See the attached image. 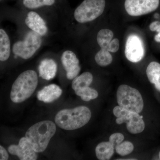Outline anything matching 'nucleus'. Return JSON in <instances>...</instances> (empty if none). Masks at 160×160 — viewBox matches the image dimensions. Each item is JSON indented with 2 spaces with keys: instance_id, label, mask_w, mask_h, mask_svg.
<instances>
[{
  "instance_id": "f257e3e1",
  "label": "nucleus",
  "mask_w": 160,
  "mask_h": 160,
  "mask_svg": "<svg viewBox=\"0 0 160 160\" xmlns=\"http://www.w3.org/2000/svg\"><path fill=\"white\" fill-rule=\"evenodd\" d=\"M91 118L90 109L85 106L71 109H64L58 112L55 118L56 124L66 130L79 129L89 122Z\"/></svg>"
},
{
  "instance_id": "f03ea898",
  "label": "nucleus",
  "mask_w": 160,
  "mask_h": 160,
  "mask_svg": "<svg viewBox=\"0 0 160 160\" xmlns=\"http://www.w3.org/2000/svg\"><path fill=\"white\" fill-rule=\"evenodd\" d=\"M56 126L50 121H43L36 123L26 132V138L37 152L45 151L51 138L55 134Z\"/></svg>"
},
{
  "instance_id": "7ed1b4c3",
  "label": "nucleus",
  "mask_w": 160,
  "mask_h": 160,
  "mask_svg": "<svg viewBox=\"0 0 160 160\" xmlns=\"http://www.w3.org/2000/svg\"><path fill=\"white\" fill-rule=\"evenodd\" d=\"M38 84L37 72L33 70L23 72L12 84L10 98L13 102H22L34 92Z\"/></svg>"
},
{
  "instance_id": "20e7f679",
  "label": "nucleus",
  "mask_w": 160,
  "mask_h": 160,
  "mask_svg": "<svg viewBox=\"0 0 160 160\" xmlns=\"http://www.w3.org/2000/svg\"><path fill=\"white\" fill-rule=\"evenodd\" d=\"M118 104L129 111L139 113L144 107V102L138 90L126 85H121L117 92Z\"/></svg>"
},
{
  "instance_id": "39448f33",
  "label": "nucleus",
  "mask_w": 160,
  "mask_h": 160,
  "mask_svg": "<svg viewBox=\"0 0 160 160\" xmlns=\"http://www.w3.org/2000/svg\"><path fill=\"white\" fill-rule=\"evenodd\" d=\"M105 6V0H84L75 10V19L80 23L92 22L102 14Z\"/></svg>"
},
{
  "instance_id": "423d86ee",
  "label": "nucleus",
  "mask_w": 160,
  "mask_h": 160,
  "mask_svg": "<svg viewBox=\"0 0 160 160\" xmlns=\"http://www.w3.org/2000/svg\"><path fill=\"white\" fill-rule=\"evenodd\" d=\"M113 113L117 118L116 122L118 124L126 123L127 129L132 134H138L142 132L145 128L143 116L138 113L129 111L119 106L115 107Z\"/></svg>"
},
{
  "instance_id": "0eeeda50",
  "label": "nucleus",
  "mask_w": 160,
  "mask_h": 160,
  "mask_svg": "<svg viewBox=\"0 0 160 160\" xmlns=\"http://www.w3.org/2000/svg\"><path fill=\"white\" fill-rule=\"evenodd\" d=\"M42 43L41 36L32 30L27 33L24 40L14 43L12 52L15 55L23 59H28L39 49Z\"/></svg>"
},
{
  "instance_id": "6e6552de",
  "label": "nucleus",
  "mask_w": 160,
  "mask_h": 160,
  "mask_svg": "<svg viewBox=\"0 0 160 160\" xmlns=\"http://www.w3.org/2000/svg\"><path fill=\"white\" fill-rule=\"evenodd\" d=\"M159 0H126L125 8L131 16L148 14L157 9Z\"/></svg>"
},
{
  "instance_id": "1a4fd4ad",
  "label": "nucleus",
  "mask_w": 160,
  "mask_h": 160,
  "mask_svg": "<svg viewBox=\"0 0 160 160\" xmlns=\"http://www.w3.org/2000/svg\"><path fill=\"white\" fill-rule=\"evenodd\" d=\"M126 58L133 63H137L142 59L145 50L142 42L134 34L130 35L126 41L125 51Z\"/></svg>"
},
{
  "instance_id": "9d476101",
  "label": "nucleus",
  "mask_w": 160,
  "mask_h": 160,
  "mask_svg": "<svg viewBox=\"0 0 160 160\" xmlns=\"http://www.w3.org/2000/svg\"><path fill=\"white\" fill-rule=\"evenodd\" d=\"M8 149L10 154L17 156L20 160H36L38 159L37 152L35 151L26 137L22 138L20 140L18 145H12Z\"/></svg>"
},
{
  "instance_id": "9b49d317",
  "label": "nucleus",
  "mask_w": 160,
  "mask_h": 160,
  "mask_svg": "<svg viewBox=\"0 0 160 160\" xmlns=\"http://www.w3.org/2000/svg\"><path fill=\"white\" fill-rule=\"evenodd\" d=\"M61 61L66 72V77L69 80H72L77 77L81 71L79 61L74 52L66 50L63 52Z\"/></svg>"
},
{
  "instance_id": "f8f14e48",
  "label": "nucleus",
  "mask_w": 160,
  "mask_h": 160,
  "mask_svg": "<svg viewBox=\"0 0 160 160\" xmlns=\"http://www.w3.org/2000/svg\"><path fill=\"white\" fill-rule=\"evenodd\" d=\"M25 23L29 29L41 36L45 35L48 32V27L46 22L35 12H29L25 19Z\"/></svg>"
},
{
  "instance_id": "ddd939ff",
  "label": "nucleus",
  "mask_w": 160,
  "mask_h": 160,
  "mask_svg": "<svg viewBox=\"0 0 160 160\" xmlns=\"http://www.w3.org/2000/svg\"><path fill=\"white\" fill-rule=\"evenodd\" d=\"M62 93L59 86L51 84L45 86L38 92L37 98L40 101L45 103H51L57 100Z\"/></svg>"
},
{
  "instance_id": "4468645a",
  "label": "nucleus",
  "mask_w": 160,
  "mask_h": 160,
  "mask_svg": "<svg viewBox=\"0 0 160 160\" xmlns=\"http://www.w3.org/2000/svg\"><path fill=\"white\" fill-rule=\"evenodd\" d=\"M58 66L54 60L45 59L41 62L39 66L40 77L46 80L53 79L56 75Z\"/></svg>"
},
{
  "instance_id": "2eb2a0df",
  "label": "nucleus",
  "mask_w": 160,
  "mask_h": 160,
  "mask_svg": "<svg viewBox=\"0 0 160 160\" xmlns=\"http://www.w3.org/2000/svg\"><path fill=\"white\" fill-rule=\"evenodd\" d=\"M11 52L10 39L6 31L0 29V60L5 62L9 58Z\"/></svg>"
},
{
  "instance_id": "dca6fc26",
  "label": "nucleus",
  "mask_w": 160,
  "mask_h": 160,
  "mask_svg": "<svg viewBox=\"0 0 160 160\" xmlns=\"http://www.w3.org/2000/svg\"><path fill=\"white\" fill-rule=\"evenodd\" d=\"M146 74L150 83L154 84L156 89L160 92V64L155 62L149 63Z\"/></svg>"
},
{
  "instance_id": "f3484780",
  "label": "nucleus",
  "mask_w": 160,
  "mask_h": 160,
  "mask_svg": "<svg viewBox=\"0 0 160 160\" xmlns=\"http://www.w3.org/2000/svg\"><path fill=\"white\" fill-rule=\"evenodd\" d=\"M115 147L110 142H102L98 144L95 153L98 159L109 160L114 154Z\"/></svg>"
},
{
  "instance_id": "a211bd4d",
  "label": "nucleus",
  "mask_w": 160,
  "mask_h": 160,
  "mask_svg": "<svg viewBox=\"0 0 160 160\" xmlns=\"http://www.w3.org/2000/svg\"><path fill=\"white\" fill-rule=\"evenodd\" d=\"M93 80L92 75L89 72H85L73 79L72 84L75 92L89 87Z\"/></svg>"
},
{
  "instance_id": "6ab92c4d",
  "label": "nucleus",
  "mask_w": 160,
  "mask_h": 160,
  "mask_svg": "<svg viewBox=\"0 0 160 160\" xmlns=\"http://www.w3.org/2000/svg\"><path fill=\"white\" fill-rule=\"evenodd\" d=\"M113 33L109 29H102L98 32L97 41L101 50L108 51L109 46L112 40Z\"/></svg>"
},
{
  "instance_id": "aec40b11",
  "label": "nucleus",
  "mask_w": 160,
  "mask_h": 160,
  "mask_svg": "<svg viewBox=\"0 0 160 160\" xmlns=\"http://www.w3.org/2000/svg\"><path fill=\"white\" fill-rule=\"evenodd\" d=\"M95 60L99 66L105 67L112 62V56L109 51L100 50L96 54Z\"/></svg>"
},
{
  "instance_id": "412c9836",
  "label": "nucleus",
  "mask_w": 160,
  "mask_h": 160,
  "mask_svg": "<svg viewBox=\"0 0 160 160\" xmlns=\"http://www.w3.org/2000/svg\"><path fill=\"white\" fill-rule=\"evenodd\" d=\"M55 0H23V4L26 8L35 9L44 6H51Z\"/></svg>"
},
{
  "instance_id": "4be33fe9",
  "label": "nucleus",
  "mask_w": 160,
  "mask_h": 160,
  "mask_svg": "<svg viewBox=\"0 0 160 160\" xmlns=\"http://www.w3.org/2000/svg\"><path fill=\"white\" fill-rule=\"evenodd\" d=\"M75 93L85 102H89L91 100L95 99L98 96V93L95 89L89 87L76 92Z\"/></svg>"
},
{
  "instance_id": "5701e85b",
  "label": "nucleus",
  "mask_w": 160,
  "mask_h": 160,
  "mask_svg": "<svg viewBox=\"0 0 160 160\" xmlns=\"http://www.w3.org/2000/svg\"><path fill=\"white\" fill-rule=\"evenodd\" d=\"M117 153L122 156L130 154L134 149V146L131 142L125 141L117 145L115 147Z\"/></svg>"
},
{
  "instance_id": "b1692460",
  "label": "nucleus",
  "mask_w": 160,
  "mask_h": 160,
  "mask_svg": "<svg viewBox=\"0 0 160 160\" xmlns=\"http://www.w3.org/2000/svg\"><path fill=\"white\" fill-rule=\"evenodd\" d=\"M124 140V135L122 133H119V132L113 133L109 138V142L113 144L115 147L117 145L123 142Z\"/></svg>"
},
{
  "instance_id": "393cba45",
  "label": "nucleus",
  "mask_w": 160,
  "mask_h": 160,
  "mask_svg": "<svg viewBox=\"0 0 160 160\" xmlns=\"http://www.w3.org/2000/svg\"><path fill=\"white\" fill-rule=\"evenodd\" d=\"M119 49V41L117 38L113 39L110 42L108 48L109 52H116Z\"/></svg>"
},
{
  "instance_id": "a878e982",
  "label": "nucleus",
  "mask_w": 160,
  "mask_h": 160,
  "mask_svg": "<svg viewBox=\"0 0 160 160\" xmlns=\"http://www.w3.org/2000/svg\"><path fill=\"white\" fill-rule=\"evenodd\" d=\"M149 29L152 31H156L158 32H160V22L155 21L151 23L149 25Z\"/></svg>"
},
{
  "instance_id": "bb28decb",
  "label": "nucleus",
  "mask_w": 160,
  "mask_h": 160,
  "mask_svg": "<svg viewBox=\"0 0 160 160\" xmlns=\"http://www.w3.org/2000/svg\"><path fill=\"white\" fill-rule=\"evenodd\" d=\"M0 160H7L9 158V155L8 152L6 151V149L2 146H0Z\"/></svg>"
},
{
  "instance_id": "cd10ccee",
  "label": "nucleus",
  "mask_w": 160,
  "mask_h": 160,
  "mask_svg": "<svg viewBox=\"0 0 160 160\" xmlns=\"http://www.w3.org/2000/svg\"><path fill=\"white\" fill-rule=\"evenodd\" d=\"M154 39L155 41L157 42H160V32H158V34L156 35Z\"/></svg>"
},
{
  "instance_id": "c85d7f7f",
  "label": "nucleus",
  "mask_w": 160,
  "mask_h": 160,
  "mask_svg": "<svg viewBox=\"0 0 160 160\" xmlns=\"http://www.w3.org/2000/svg\"><path fill=\"white\" fill-rule=\"evenodd\" d=\"M159 158H160V152H159Z\"/></svg>"
}]
</instances>
